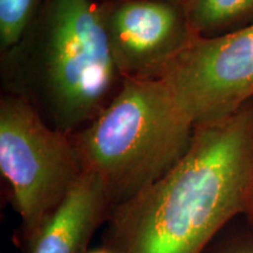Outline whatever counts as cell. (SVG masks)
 Segmentation results:
<instances>
[{
    "instance_id": "1",
    "label": "cell",
    "mask_w": 253,
    "mask_h": 253,
    "mask_svg": "<svg viewBox=\"0 0 253 253\" xmlns=\"http://www.w3.org/2000/svg\"><path fill=\"white\" fill-rule=\"evenodd\" d=\"M253 207V100L197 123L183 158L112 210L103 248L112 253H204L231 219Z\"/></svg>"
},
{
    "instance_id": "2",
    "label": "cell",
    "mask_w": 253,
    "mask_h": 253,
    "mask_svg": "<svg viewBox=\"0 0 253 253\" xmlns=\"http://www.w3.org/2000/svg\"><path fill=\"white\" fill-rule=\"evenodd\" d=\"M195 126L162 78L123 79L118 94L71 136L82 168L102 181L114 209L182 160Z\"/></svg>"
},
{
    "instance_id": "3",
    "label": "cell",
    "mask_w": 253,
    "mask_h": 253,
    "mask_svg": "<svg viewBox=\"0 0 253 253\" xmlns=\"http://www.w3.org/2000/svg\"><path fill=\"white\" fill-rule=\"evenodd\" d=\"M39 69L54 128L74 134L107 106L119 71L103 8L93 0H47Z\"/></svg>"
},
{
    "instance_id": "4",
    "label": "cell",
    "mask_w": 253,
    "mask_h": 253,
    "mask_svg": "<svg viewBox=\"0 0 253 253\" xmlns=\"http://www.w3.org/2000/svg\"><path fill=\"white\" fill-rule=\"evenodd\" d=\"M0 171L20 218L15 242L27 253L84 172L67 132L50 128L27 100L0 101Z\"/></svg>"
},
{
    "instance_id": "5",
    "label": "cell",
    "mask_w": 253,
    "mask_h": 253,
    "mask_svg": "<svg viewBox=\"0 0 253 253\" xmlns=\"http://www.w3.org/2000/svg\"><path fill=\"white\" fill-rule=\"evenodd\" d=\"M158 78L196 125L235 113L253 100V24L194 37Z\"/></svg>"
},
{
    "instance_id": "6",
    "label": "cell",
    "mask_w": 253,
    "mask_h": 253,
    "mask_svg": "<svg viewBox=\"0 0 253 253\" xmlns=\"http://www.w3.org/2000/svg\"><path fill=\"white\" fill-rule=\"evenodd\" d=\"M109 46L123 79L158 78L196 37L179 6L164 0H125L103 9Z\"/></svg>"
},
{
    "instance_id": "7",
    "label": "cell",
    "mask_w": 253,
    "mask_h": 253,
    "mask_svg": "<svg viewBox=\"0 0 253 253\" xmlns=\"http://www.w3.org/2000/svg\"><path fill=\"white\" fill-rule=\"evenodd\" d=\"M112 210L102 181L84 170L27 253H87L94 233L107 223Z\"/></svg>"
},
{
    "instance_id": "8",
    "label": "cell",
    "mask_w": 253,
    "mask_h": 253,
    "mask_svg": "<svg viewBox=\"0 0 253 253\" xmlns=\"http://www.w3.org/2000/svg\"><path fill=\"white\" fill-rule=\"evenodd\" d=\"M181 8L194 36L213 37L252 15L253 0H186Z\"/></svg>"
},
{
    "instance_id": "9",
    "label": "cell",
    "mask_w": 253,
    "mask_h": 253,
    "mask_svg": "<svg viewBox=\"0 0 253 253\" xmlns=\"http://www.w3.org/2000/svg\"><path fill=\"white\" fill-rule=\"evenodd\" d=\"M37 0H0V46L11 49L23 39Z\"/></svg>"
},
{
    "instance_id": "10",
    "label": "cell",
    "mask_w": 253,
    "mask_h": 253,
    "mask_svg": "<svg viewBox=\"0 0 253 253\" xmlns=\"http://www.w3.org/2000/svg\"><path fill=\"white\" fill-rule=\"evenodd\" d=\"M204 253H253V240H237V242L218 248L213 252L205 251Z\"/></svg>"
},
{
    "instance_id": "11",
    "label": "cell",
    "mask_w": 253,
    "mask_h": 253,
    "mask_svg": "<svg viewBox=\"0 0 253 253\" xmlns=\"http://www.w3.org/2000/svg\"><path fill=\"white\" fill-rule=\"evenodd\" d=\"M164 1L170 2V4L176 5V6H179V7H182V6L184 5V2L186 1V0H164Z\"/></svg>"
},
{
    "instance_id": "12",
    "label": "cell",
    "mask_w": 253,
    "mask_h": 253,
    "mask_svg": "<svg viewBox=\"0 0 253 253\" xmlns=\"http://www.w3.org/2000/svg\"><path fill=\"white\" fill-rule=\"evenodd\" d=\"M87 253H112V252H109L108 250L104 249L103 246H102V248L96 249V250H93V251H89V252H87Z\"/></svg>"
},
{
    "instance_id": "13",
    "label": "cell",
    "mask_w": 253,
    "mask_h": 253,
    "mask_svg": "<svg viewBox=\"0 0 253 253\" xmlns=\"http://www.w3.org/2000/svg\"><path fill=\"white\" fill-rule=\"evenodd\" d=\"M249 216H251L252 218H253V207H252V209H251V211H250V213H249Z\"/></svg>"
}]
</instances>
